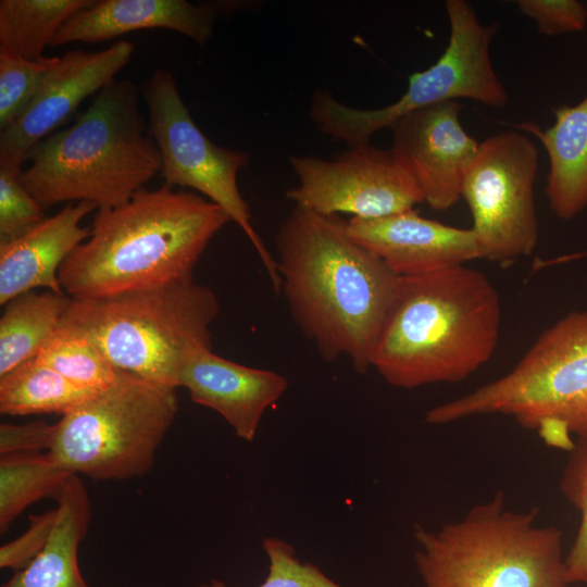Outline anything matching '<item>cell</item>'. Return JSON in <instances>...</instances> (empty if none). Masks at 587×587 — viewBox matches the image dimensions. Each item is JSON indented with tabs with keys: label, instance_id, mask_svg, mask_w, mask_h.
I'll return each mask as SVG.
<instances>
[{
	"label": "cell",
	"instance_id": "1",
	"mask_svg": "<svg viewBox=\"0 0 587 587\" xmlns=\"http://www.w3.org/2000/svg\"><path fill=\"white\" fill-rule=\"evenodd\" d=\"M276 246L280 290L302 333L325 360L347 355L365 373L400 277L338 215L295 207Z\"/></svg>",
	"mask_w": 587,
	"mask_h": 587
},
{
	"label": "cell",
	"instance_id": "2",
	"mask_svg": "<svg viewBox=\"0 0 587 587\" xmlns=\"http://www.w3.org/2000/svg\"><path fill=\"white\" fill-rule=\"evenodd\" d=\"M232 222L217 204L163 184L99 210L90 236L63 262L59 280L75 299L107 297L192 278L211 239Z\"/></svg>",
	"mask_w": 587,
	"mask_h": 587
},
{
	"label": "cell",
	"instance_id": "3",
	"mask_svg": "<svg viewBox=\"0 0 587 587\" xmlns=\"http://www.w3.org/2000/svg\"><path fill=\"white\" fill-rule=\"evenodd\" d=\"M500 321L499 295L479 271L400 277L371 367L404 389L461 382L494 354Z\"/></svg>",
	"mask_w": 587,
	"mask_h": 587
},
{
	"label": "cell",
	"instance_id": "4",
	"mask_svg": "<svg viewBox=\"0 0 587 587\" xmlns=\"http://www.w3.org/2000/svg\"><path fill=\"white\" fill-rule=\"evenodd\" d=\"M20 179L43 208L87 201L99 210L127 203L161 171L159 149L139 111L138 88L113 80L67 128L38 141Z\"/></svg>",
	"mask_w": 587,
	"mask_h": 587
},
{
	"label": "cell",
	"instance_id": "5",
	"mask_svg": "<svg viewBox=\"0 0 587 587\" xmlns=\"http://www.w3.org/2000/svg\"><path fill=\"white\" fill-rule=\"evenodd\" d=\"M215 294L193 279L91 299L72 298L60 327L85 336L116 369L177 388L187 360L211 347Z\"/></svg>",
	"mask_w": 587,
	"mask_h": 587
},
{
	"label": "cell",
	"instance_id": "6",
	"mask_svg": "<svg viewBox=\"0 0 587 587\" xmlns=\"http://www.w3.org/2000/svg\"><path fill=\"white\" fill-rule=\"evenodd\" d=\"M539 509L515 511L498 491L436 530L416 525L423 587H567L562 532Z\"/></svg>",
	"mask_w": 587,
	"mask_h": 587
},
{
	"label": "cell",
	"instance_id": "7",
	"mask_svg": "<svg viewBox=\"0 0 587 587\" xmlns=\"http://www.w3.org/2000/svg\"><path fill=\"white\" fill-rule=\"evenodd\" d=\"M512 417L552 448L571 451L587 435V310L544 330L508 373L429 409L425 422L445 425L479 415Z\"/></svg>",
	"mask_w": 587,
	"mask_h": 587
},
{
	"label": "cell",
	"instance_id": "8",
	"mask_svg": "<svg viewBox=\"0 0 587 587\" xmlns=\"http://www.w3.org/2000/svg\"><path fill=\"white\" fill-rule=\"evenodd\" d=\"M176 388L117 370L114 382L54 424L49 452L74 474L125 480L147 474L177 411Z\"/></svg>",
	"mask_w": 587,
	"mask_h": 587
},
{
	"label": "cell",
	"instance_id": "9",
	"mask_svg": "<svg viewBox=\"0 0 587 587\" xmlns=\"http://www.w3.org/2000/svg\"><path fill=\"white\" fill-rule=\"evenodd\" d=\"M450 36L438 60L409 76L408 88L395 102L378 109H357L316 91L310 102V118L325 135L348 147L370 142L378 130L390 128L404 115L423 108L469 99L491 108L508 103L507 90L490 59L495 24H483L465 0L445 3Z\"/></svg>",
	"mask_w": 587,
	"mask_h": 587
},
{
	"label": "cell",
	"instance_id": "10",
	"mask_svg": "<svg viewBox=\"0 0 587 587\" xmlns=\"http://www.w3.org/2000/svg\"><path fill=\"white\" fill-rule=\"evenodd\" d=\"M149 130L161 158L164 184L189 187L221 207L248 237L276 292L282 282L276 259L251 223L248 203L237 184L250 155L212 142L192 120L171 72L157 68L145 85Z\"/></svg>",
	"mask_w": 587,
	"mask_h": 587
},
{
	"label": "cell",
	"instance_id": "11",
	"mask_svg": "<svg viewBox=\"0 0 587 587\" xmlns=\"http://www.w3.org/2000/svg\"><path fill=\"white\" fill-rule=\"evenodd\" d=\"M537 167L536 146L521 133L503 132L479 142L464 174L462 197L482 259L508 265L534 251L539 234Z\"/></svg>",
	"mask_w": 587,
	"mask_h": 587
},
{
	"label": "cell",
	"instance_id": "12",
	"mask_svg": "<svg viewBox=\"0 0 587 587\" xmlns=\"http://www.w3.org/2000/svg\"><path fill=\"white\" fill-rule=\"evenodd\" d=\"M289 163L298 185L286 197L319 214L379 218L424 201L392 151L371 142L348 147L333 160L290 155Z\"/></svg>",
	"mask_w": 587,
	"mask_h": 587
},
{
	"label": "cell",
	"instance_id": "13",
	"mask_svg": "<svg viewBox=\"0 0 587 587\" xmlns=\"http://www.w3.org/2000/svg\"><path fill=\"white\" fill-rule=\"evenodd\" d=\"M135 47L120 40L98 52L72 50L46 74L21 116L0 135V167L22 172L26 154L80 104L114 80Z\"/></svg>",
	"mask_w": 587,
	"mask_h": 587
},
{
	"label": "cell",
	"instance_id": "14",
	"mask_svg": "<svg viewBox=\"0 0 587 587\" xmlns=\"http://www.w3.org/2000/svg\"><path fill=\"white\" fill-rule=\"evenodd\" d=\"M462 108L447 101L409 113L390 127V150L434 210H447L462 197L465 171L479 146L460 122Z\"/></svg>",
	"mask_w": 587,
	"mask_h": 587
},
{
	"label": "cell",
	"instance_id": "15",
	"mask_svg": "<svg viewBox=\"0 0 587 587\" xmlns=\"http://www.w3.org/2000/svg\"><path fill=\"white\" fill-rule=\"evenodd\" d=\"M349 235L399 277L425 275L482 259L472 229L425 218L414 210L347 222Z\"/></svg>",
	"mask_w": 587,
	"mask_h": 587
},
{
	"label": "cell",
	"instance_id": "16",
	"mask_svg": "<svg viewBox=\"0 0 587 587\" xmlns=\"http://www.w3.org/2000/svg\"><path fill=\"white\" fill-rule=\"evenodd\" d=\"M286 378L218 357L210 347L198 349L185 363L179 387L192 401L217 412L235 434L252 441L265 410L286 391Z\"/></svg>",
	"mask_w": 587,
	"mask_h": 587
},
{
	"label": "cell",
	"instance_id": "17",
	"mask_svg": "<svg viewBox=\"0 0 587 587\" xmlns=\"http://www.w3.org/2000/svg\"><path fill=\"white\" fill-rule=\"evenodd\" d=\"M240 3L193 4L186 0H100L74 14L57 32L50 46L99 42L124 34L166 28L204 45L215 20Z\"/></svg>",
	"mask_w": 587,
	"mask_h": 587
},
{
	"label": "cell",
	"instance_id": "18",
	"mask_svg": "<svg viewBox=\"0 0 587 587\" xmlns=\"http://www.w3.org/2000/svg\"><path fill=\"white\" fill-rule=\"evenodd\" d=\"M97 208L87 201L68 203L17 239L0 243V304L45 287L64 294L59 271L67 257L90 236L80 221Z\"/></svg>",
	"mask_w": 587,
	"mask_h": 587
},
{
	"label": "cell",
	"instance_id": "19",
	"mask_svg": "<svg viewBox=\"0 0 587 587\" xmlns=\"http://www.w3.org/2000/svg\"><path fill=\"white\" fill-rule=\"evenodd\" d=\"M552 111L554 123L546 129L529 122L516 127L535 135L545 148L549 205L558 217L571 220L587 208V96Z\"/></svg>",
	"mask_w": 587,
	"mask_h": 587
},
{
	"label": "cell",
	"instance_id": "20",
	"mask_svg": "<svg viewBox=\"0 0 587 587\" xmlns=\"http://www.w3.org/2000/svg\"><path fill=\"white\" fill-rule=\"evenodd\" d=\"M57 520L43 550L1 587H89L78 565V548L91 521L87 489L73 474L57 496Z\"/></svg>",
	"mask_w": 587,
	"mask_h": 587
},
{
	"label": "cell",
	"instance_id": "21",
	"mask_svg": "<svg viewBox=\"0 0 587 587\" xmlns=\"http://www.w3.org/2000/svg\"><path fill=\"white\" fill-rule=\"evenodd\" d=\"M72 297L52 291L22 294L0 317V376L38 355L58 332Z\"/></svg>",
	"mask_w": 587,
	"mask_h": 587
},
{
	"label": "cell",
	"instance_id": "22",
	"mask_svg": "<svg viewBox=\"0 0 587 587\" xmlns=\"http://www.w3.org/2000/svg\"><path fill=\"white\" fill-rule=\"evenodd\" d=\"M97 392L73 385L34 358L0 376V412L64 415Z\"/></svg>",
	"mask_w": 587,
	"mask_h": 587
},
{
	"label": "cell",
	"instance_id": "23",
	"mask_svg": "<svg viewBox=\"0 0 587 587\" xmlns=\"http://www.w3.org/2000/svg\"><path fill=\"white\" fill-rule=\"evenodd\" d=\"M93 0H1L0 48L37 60L57 32Z\"/></svg>",
	"mask_w": 587,
	"mask_h": 587
},
{
	"label": "cell",
	"instance_id": "24",
	"mask_svg": "<svg viewBox=\"0 0 587 587\" xmlns=\"http://www.w3.org/2000/svg\"><path fill=\"white\" fill-rule=\"evenodd\" d=\"M49 451L45 454L14 453L0 460V532L32 503L59 495L73 475Z\"/></svg>",
	"mask_w": 587,
	"mask_h": 587
},
{
	"label": "cell",
	"instance_id": "25",
	"mask_svg": "<svg viewBox=\"0 0 587 587\" xmlns=\"http://www.w3.org/2000/svg\"><path fill=\"white\" fill-rule=\"evenodd\" d=\"M36 359L54 370L73 385L91 391L110 386L117 370L85 336L59 328Z\"/></svg>",
	"mask_w": 587,
	"mask_h": 587
},
{
	"label": "cell",
	"instance_id": "26",
	"mask_svg": "<svg viewBox=\"0 0 587 587\" xmlns=\"http://www.w3.org/2000/svg\"><path fill=\"white\" fill-rule=\"evenodd\" d=\"M559 486L580 515L575 540L564 558L565 580L569 585L587 584V435L575 439Z\"/></svg>",
	"mask_w": 587,
	"mask_h": 587
},
{
	"label": "cell",
	"instance_id": "27",
	"mask_svg": "<svg viewBox=\"0 0 587 587\" xmlns=\"http://www.w3.org/2000/svg\"><path fill=\"white\" fill-rule=\"evenodd\" d=\"M60 57L27 60L0 48V129L14 123L26 110L46 74Z\"/></svg>",
	"mask_w": 587,
	"mask_h": 587
},
{
	"label": "cell",
	"instance_id": "28",
	"mask_svg": "<svg viewBox=\"0 0 587 587\" xmlns=\"http://www.w3.org/2000/svg\"><path fill=\"white\" fill-rule=\"evenodd\" d=\"M262 548L268 559V573L258 587H342L315 564L301 562L289 542L278 537H265ZM199 587H226L217 579Z\"/></svg>",
	"mask_w": 587,
	"mask_h": 587
},
{
	"label": "cell",
	"instance_id": "29",
	"mask_svg": "<svg viewBox=\"0 0 587 587\" xmlns=\"http://www.w3.org/2000/svg\"><path fill=\"white\" fill-rule=\"evenodd\" d=\"M20 174L0 167V243L17 239L47 218Z\"/></svg>",
	"mask_w": 587,
	"mask_h": 587
},
{
	"label": "cell",
	"instance_id": "30",
	"mask_svg": "<svg viewBox=\"0 0 587 587\" xmlns=\"http://www.w3.org/2000/svg\"><path fill=\"white\" fill-rule=\"evenodd\" d=\"M516 5L542 35L582 32L587 26V7L576 0H519Z\"/></svg>",
	"mask_w": 587,
	"mask_h": 587
},
{
	"label": "cell",
	"instance_id": "31",
	"mask_svg": "<svg viewBox=\"0 0 587 587\" xmlns=\"http://www.w3.org/2000/svg\"><path fill=\"white\" fill-rule=\"evenodd\" d=\"M57 508L29 517V527L0 548V567L18 572L25 569L46 547L52 534Z\"/></svg>",
	"mask_w": 587,
	"mask_h": 587
},
{
	"label": "cell",
	"instance_id": "32",
	"mask_svg": "<svg viewBox=\"0 0 587 587\" xmlns=\"http://www.w3.org/2000/svg\"><path fill=\"white\" fill-rule=\"evenodd\" d=\"M54 424L35 421L24 425L1 424L0 454L33 453L51 449L54 438Z\"/></svg>",
	"mask_w": 587,
	"mask_h": 587
},
{
	"label": "cell",
	"instance_id": "33",
	"mask_svg": "<svg viewBox=\"0 0 587 587\" xmlns=\"http://www.w3.org/2000/svg\"><path fill=\"white\" fill-rule=\"evenodd\" d=\"M567 587H571V585H570V586H567Z\"/></svg>",
	"mask_w": 587,
	"mask_h": 587
},
{
	"label": "cell",
	"instance_id": "34",
	"mask_svg": "<svg viewBox=\"0 0 587 587\" xmlns=\"http://www.w3.org/2000/svg\"><path fill=\"white\" fill-rule=\"evenodd\" d=\"M586 7H587V3H586Z\"/></svg>",
	"mask_w": 587,
	"mask_h": 587
}]
</instances>
